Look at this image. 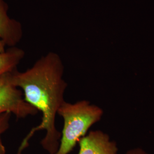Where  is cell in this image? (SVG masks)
Masks as SVG:
<instances>
[{"mask_svg":"<svg viewBox=\"0 0 154 154\" xmlns=\"http://www.w3.org/2000/svg\"><path fill=\"white\" fill-rule=\"evenodd\" d=\"M126 154H149L143 149L140 148H134L127 151Z\"/></svg>","mask_w":154,"mask_h":154,"instance_id":"cell-9","label":"cell"},{"mask_svg":"<svg viewBox=\"0 0 154 154\" xmlns=\"http://www.w3.org/2000/svg\"><path fill=\"white\" fill-rule=\"evenodd\" d=\"M5 147L3 144L2 140L0 138V154H5Z\"/></svg>","mask_w":154,"mask_h":154,"instance_id":"cell-10","label":"cell"},{"mask_svg":"<svg viewBox=\"0 0 154 154\" xmlns=\"http://www.w3.org/2000/svg\"><path fill=\"white\" fill-rule=\"evenodd\" d=\"M103 114L100 107L88 100L74 103L65 101L58 111V115L63 119L64 125L60 146L55 154H69L89 128L100 120Z\"/></svg>","mask_w":154,"mask_h":154,"instance_id":"cell-2","label":"cell"},{"mask_svg":"<svg viewBox=\"0 0 154 154\" xmlns=\"http://www.w3.org/2000/svg\"><path fill=\"white\" fill-rule=\"evenodd\" d=\"M63 75L62 60L53 51L41 57L26 71L15 70L10 75L11 83L21 89L25 101L41 112L40 124L29 134L33 136L37 131H45L41 144L50 154H55L57 151L61 139V133L55 126V119L59 109L65 101L64 94L67 83Z\"/></svg>","mask_w":154,"mask_h":154,"instance_id":"cell-1","label":"cell"},{"mask_svg":"<svg viewBox=\"0 0 154 154\" xmlns=\"http://www.w3.org/2000/svg\"><path fill=\"white\" fill-rule=\"evenodd\" d=\"M11 114L5 113L0 115V138L9 127V121Z\"/></svg>","mask_w":154,"mask_h":154,"instance_id":"cell-7","label":"cell"},{"mask_svg":"<svg viewBox=\"0 0 154 154\" xmlns=\"http://www.w3.org/2000/svg\"><path fill=\"white\" fill-rule=\"evenodd\" d=\"M78 154H117L116 143L110 140V137L104 132L91 131L78 142Z\"/></svg>","mask_w":154,"mask_h":154,"instance_id":"cell-4","label":"cell"},{"mask_svg":"<svg viewBox=\"0 0 154 154\" xmlns=\"http://www.w3.org/2000/svg\"><path fill=\"white\" fill-rule=\"evenodd\" d=\"M30 139L29 138L28 136H26V137H25V138L23 139L21 144H20L19 148L18 149L17 154H22L23 150L25 149L26 147H28Z\"/></svg>","mask_w":154,"mask_h":154,"instance_id":"cell-8","label":"cell"},{"mask_svg":"<svg viewBox=\"0 0 154 154\" xmlns=\"http://www.w3.org/2000/svg\"><path fill=\"white\" fill-rule=\"evenodd\" d=\"M5 45L0 39V78L6 74L16 70L24 58L23 50L16 46L6 49Z\"/></svg>","mask_w":154,"mask_h":154,"instance_id":"cell-6","label":"cell"},{"mask_svg":"<svg viewBox=\"0 0 154 154\" xmlns=\"http://www.w3.org/2000/svg\"><path fill=\"white\" fill-rule=\"evenodd\" d=\"M11 72L0 78V115L10 113L18 118L37 115L38 111L25 101L22 91L11 83Z\"/></svg>","mask_w":154,"mask_h":154,"instance_id":"cell-3","label":"cell"},{"mask_svg":"<svg viewBox=\"0 0 154 154\" xmlns=\"http://www.w3.org/2000/svg\"><path fill=\"white\" fill-rule=\"evenodd\" d=\"M4 0H0V39L6 46L14 47L22 37V25L8 15Z\"/></svg>","mask_w":154,"mask_h":154,"instance_id":"cell-5","label":"cell"}]
</instances>
